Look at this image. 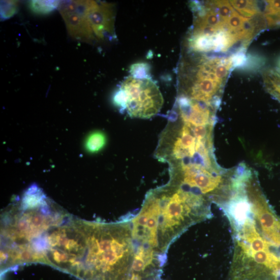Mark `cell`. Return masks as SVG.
<instances>
[{"instance_id":"1","label":"cell","mask_w":280,"mask_h":280,"mask_svg":"<svg viewBox=\"0 0 280 280\" xmlns=\"http://www.w3.org/2000/svg\"><path fill=\"white\" fill-rule=\"evenodd\" d=\"M211 216L205 197L169 181L148 192L140 211L129 219L138 245L167 256L170 245L189 228Z\"/></svg>"},{"instance_id":"2","label":"cell","mask_w":280,"mask_h":280,"mask_svg":"<svg viewBox=\"0 0 280 280\" xmlns=\"http://www.w3.org/2000/svg\"><path fill=\"white\" fill-rule=\"evenodd\" d=\"M182 59L179 73L180 96L213 105L233 67L244 55L211 57L192 53Z\"/></svg>"},{"instance_id":"3","label":"cell","mask_w":280,"mask_h":280,"mask_svg":"<svg viewBox=\"0 0 280 280\" xmlns=\"http://www.w3.org/2000/svg\"><path fill=\"white\" fill-rule=\"evenodd\" d=\"M114 101L130 117L149 119L161 111L164 100L159 87L150 78L131 75L122 82Z\"/></svg>"},{"instance_id":"4","label":"cell","mask_w":280,"mask_h":280,"mask_svg":"<svg viewBox=\"0 0 280 280\" xmlns=\"http://www.w3.org/2000/svg\"><path fill=\"white\" fill-rule=\"evenodd\" d=\"M88 9V1L60 2L58 8L69 35L76 40L92 43L96 40L90 25Z\"/></svg>"},{"instance_id":"5","label":"cell","mask_w":280,"mask_h":280,"mask_svg":"<svg viewBox=\"0 0 280 280\" xmlns=\"http://www.w3.org/2000/svg\"><path fill=\"white\" fill-rule=\"evenodd\" d=\"M230 3L235 10L244 17L251 18L263 15L256 2L230 1Z\"/></svg>"},{"instance_id":"6","label":"cell","mask_w":280,"mask_h":280,"mask_svg":"<svg viewBox=\"0 0 280 280\" xmlns=\"http://www.w3.org/2000/svg\"><path fill=\"white\" fill-rule=\"evenodd\" d=\"M58 1H32L29 7L33 12L40 15L48 14L59 8Z\"/></svg>"},{"instance_id":"7","label":"cell","mask_w":280,"mask_h":280,"mask_svg":"<svg viewBox=\"0 0 280 280\" xmlns=\"http://www.w3.org/2000/svg\"><path fill=\"white\" fill-rule=\"evenodd\" d=\"M106 138L101 133L97 132L91 135L88 139L87 147L91 152H96L100 150L106 144Z\"/></svg>"},{"instance_id":"8","label":"cell","mask_w":280,"mask_h":280,"mask_svg":"<svg viewBox=\"0 0 280 280\" xmlns=\"http://www.w3.org/2000/svg\"><path fill=\"white\" fill-rule=\"evenodd\" d=\"M18 4L15 1H2L1 18L5 20L13 16L18 11Z\"/></svg>"},{"instance_id":"9","label":"cell","mask_w":280,"mask_h":280,"mask_svg":"<svg viewBox=\"0 0 280 280\" xmlns=\"http://www.w3.org/2000/svg\"><path fill=\"white\" fill-rule=\"evenodd\" d=\"M266 4L264 17H280V1H267Z\"/></svg>"},{"instance_id":"10","label":"cell","mask_w":280,"mask_h":280,"mask_svg":"<svg viewBox=\"0 0 280 280\" xmlns=\"http://www.w3.org/2000/svg\"><path fill=\"white\" fill-rule=\"evenodd\" d=\"M277 67H278V70L280 72V58H279V59L277 61Z\"/></svg>"}]
</instances>
